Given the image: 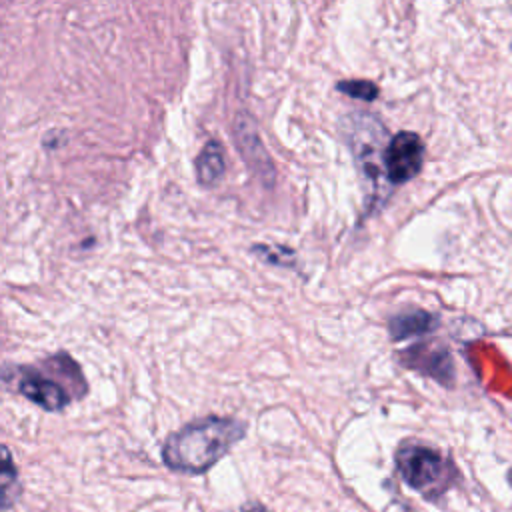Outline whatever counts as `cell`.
<instances>
[{
  "instance_id": "6da1fadb",
  "label": "cell",
  "mask_w": 512,
  "mask_h": 512,
  "mask_svg": "<svg viewBox=\"0 0 512 512\" xmlns=\"http://www.w3.org/2000/svg\"><path fill=\"white\" fill-rule=\"evenodd\" d=\"M246 434V424L228 416H206L194 420L162 446V460L168 468L188 474H202L224 458Z\"/></svg>"
},
{
  "instance_id": "7a4b0ae2",
  "label": "cell",
  "mask_w": 512,
  "mask_h": 512,
  "mask_svg": "<svg viewBox=\"0 0 512 512\" xmlns=\"http://www.w3.org/2000/svg\"><path fill=\"white\" fill-rule=\"evenodd\" d=\"M396 468L410 488L430 500L438 498L456 476L452 462L444 454L422 444L400 446L396 452Z\"/></svg>"
},
{
  "instance_id": "3957f363",
  "label": "cell",
  "mask_w": 512,
  "mask_h": 512,
  "mask_svg": "<svg viewBox=\"0 0 512 512\" xmlns=\"http://www.w3.org/2000/svg\"><path fill=\"white\" fill-rule=\"evenodd\" d=\"M424 162V144L416 132H398L384 148L382 168L392 184H404L412 180Z\"/></svg>"
},
{
  "instance_id": "277c9868",
  "label": "cell",
  "mask_w": 512,
  "mask_h": 512,
  "mask_svg": "<svg viewBox=\"0 0 512 512\" xmlns=\"http://www.w3.org/2000/svg\"><path fill=\"white\" fill-rule=\"evenodd\" d=\"M12 374H14L16 390L36 406L48 412H58L64 406H68L70 392L46 372L34 366H18V368H12Z\"/></svg>"
},
{
  "instance_id": "5b68a950",
  "label": "cell",
  "mask_w": 512,
  "mask_h": 512,
  "mask_svg": "<svg viewBox=\"0 0 512 512\" xmlns=\"http://www.w3.org/2000/svg\"><path fill=\"white\" fill-rule=\"evenodd\" d=\"M196 178L202 186H214L222 180L226 162H224V148L218 140H210L202 146L194 160Z\"/></svg>"
},
{
  "instance_id": "8992f818",
  "label": "cell",
  "mask_w": 512,
  "mask_h": 512,
  "mask_svg": "<svg viewBox=\"0 0 512 512\" xmlns=\"http://www.w3.org/2000/svg\"><path fill=\"white\" fill-rule=\"evenodd\" d=\"M438 320L434 314L424 312V310H412L400 316H394L390 320V334L394 340L410 338V336H420L436 328Z\"/></svg>"
},
{
  "instance_id": "52a82bcc",
  "label": "cell",
  "mask_w": 512,
  "mask_h": 512,
  "mask_svg": "<svg viewBox=\"0 0 512 512\" xmlns=\"http://www.w3.org/2000/svg\"><path fill=\"white\" fill-rule=\"evenodd\" d=\"M336 90L344 92L346 96H352V98H360V100H376L378 96V86L370 80H364V78H354V80H340L336 84Z\"/></svg>"
},
{
  "instance_id": "ba28073f",
  "label": "cell",
  "mask_w": 512,
  "mask_h": 512,
  "mask_svg": "<svg viewBox=\"0 0 512 512\" xmlns=\"http://www.w3.org/2000/svg\"><path fill=\"white\" fill-rule=\"evenodd\" d=\"M2 454H4V468H2V504L4 508H8L14 500V488L18 486V470L14 468L12 464V458H10V450L4 446L2 448Z\"/></svg>"
},
{
  "instance_id": "9c48e42d",
  "label": "cell",
  "mask_w": 512,
  "mask_h": 512,
  "mask_svg": "<svg viewBox=\"0 0 512 512\" xmlns=\"http://www.w3.org/2000/svg\"><path fill=\"white\" fill-rule=\"evenodd\" d=\"M244 512H266V510H262V508H250V510H244Z\"/></svg>"
}]
</instances>
